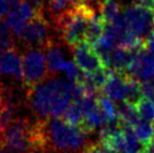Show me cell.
<instances>
[{
  "label": "cell",
  "instance_id": "obj_12",
  "mask_svg": "<svg viewBox=\"0 0 154 153\" xmlns=\"http://www.w3.org/2000/svg\"><path fill=\"white\" fill-rule=\"evenodd\" d=\"M45 51H46V63L48 73H50V76H53V74H55L57 71L62 70L65 60L63 58L59 44L55 41H53L45 48Z\"/></svg>",
  "mask_w": 154,
  "mask_h": 153
},
{
  "label": "cell",
  "instance_id": "obj_8",
  "mask_svg": "<svg viewBox=\"0 0 154 153\" xmlns=\"http://www.w3.org/2000/svg\"><path fill=\"white\" fill-rule=\"evenodd\" d=\"M73 50V58L77 67L83 73H92L105 68L97 51L94 50L92 44L89 42H85L78 44Z\"/></svg>",
  "mask_w": 154,
  "mask_h": 153
},
{
  "label": "cell",
  "instance_id": "obj_17",
  "mask_svg": "<svg viewBox=\"0 0 154 153\" xmlns=\"http://www.w3.org/2000/svg\"><path fill=\"white\" fill-rule=\"evenodd\" d=\"M47 14L50 16V20L51 24L53 25L55 21H57L64 14H66L72 9L66 0H48L47 1Z\"/></svg>",
  "mask_w": 154,
  "mask_h": 153
},
{
  "label": "cell",
  "instance_id": "obj_2",
  "mask_svg": "<svg viewBox=\"0 0 154 153\" xmlns=\"http://www.w3.org/2000/svg\"><path fill=\"white\" fill-rule=\"evenodd\" d=\"M94 15V8L87 4H82L70 9L52 26L62 42L73 48L86 41L88 26Z\"/></svg>",
  "mask_w": 154,
  "mask_h": 153
},
{
  "label": "cell",
  "instance_id": "obj_35",
  "mask_svg": "<svg viewBox=\"0 0 154 153\" xmlns=\"http://www.w3.org/2000/svg\"><path fill=\"white\" fill-rule=\"evenodd\" d=\"M152 79H153V80H152V82H153V85H154V76L152 78Z\"/></svg>",
  "mask_w": 154,
  "mask_h": 153
},
{
  "label": "cell",
  "instance_id": "obj_25",
  "mask_svg": "<svg viewBox=\"0 0 154 153\" xmlns=\"http://www.w3.org/2000/svg\"><path fill=\"white\" fill-rule=\"evenodd\" d=\"M83 153H112L110 150L108 149L106 144H103L101 141L90 143L88 146H86Z\"/></svg>",
  "mask_w": 154,
  "mask_h": 153
},
{
  "label": "cell",
  "instance_id": "obj_1",
  "mask_svg": "<svg viewBox=\"0 0 154 153\" xmlns=\"http://www.w3.org/2000/svg\"><path fill=\"white\" fill-rule=\"evenodd\" d=\"M43 151L69 153L82 149L87 142V133L81 128L69 125L59 117L38 120Z\"/></svg>",
  "mask_w": 154,
  "mask_h": 153
},
{
  "label": "cell",
  "instance_id": "obj_32",
  "mask_svg": "<svg viewBox=\"0 0 154 153\" xmlns=\"http://www.w3.org/2000/svg\"><path fill=\"white\" fill-rule=\"evenodd\" d=\"M152 30H154V9H153V24H152Z\"/></svg>",
  "mask_w": 154,
  "mask_h": 153
},
{
  "label": "cell",
  "instance_id": "obj_34",
  "mask_svg": "<svg viewBox=\"0 0 154 153\" xmlns=\"http://www.w3.org/2000/svg\"><path fill=\"white\" fill-rule=\"evenodd\" d=\"M152 126H153V140H154V122L152 123Z\"/></svg>",
  "mask_w": 154,
  "mask_h": 153
},
{
  "label": "cell",
  "instance_id": "obj_29",
  "mask_svg": "<svg viewBox=\"0 0 154 153\" xmlns=\"http://www.w3.org/2000/svg\"><path fill=\"white\" fill-rule=\"evenodd\" d=\"M100 2H101V0H85V4L89 5V6H91V7L94 9L99 8Z\"/></svg>",
  "mask_w": 154,
  "mask_h": 153
},
{
  "label": "cell",
  "instance_id": "obj_9",
  "mask_svg": "<svg viewBox=\"0 0 154 153\" xmlns=\"http://www.w3.org/2000/svg\"><path fill=\"white\" fill-rule=\"evenodd\" d=\"M100 141L107 145L112 153L127 152V143L123 133V127L119 123L103 127L100 132Z\"/></svg>",
  "mask_w": 154,
  "mask_h": 153
},
{
  "label": "cell",
  "instance_id": "obj_10",
  "mask_svg": "<svg viewBox=\"0 0 154 153\" xmlns=\"http://www.w3.org/2000/svg\"><path fill=\"white\" fill-rule=\"evenodd\" d=\"M0 72L14 76L18 80L23 79V56L19 54L16 47L1 53Z\"/></svg>",
  "mask_w": 154,
  "mask_h": 153
},
{
  "label": "cell",
  "instance_id": "obj_26",
  "mask_svg": "<svg viewBox=\"0 0 154 153\" xmlns=\"http://www.w3.org/2000/svg\"><path fill=\"white\" fill-rule=\"evenodd\" d=\"M145 46L147 52L154 54V30H151L149 34L146 35L145 38Z\"/></svg>",
  "mask_w": 154,
  "mask_h": 153
},
{
  "label": "cell",
  "instance_id": "obj_19",
  "mask_svg": "<svg viewBox=\"0 0 154 153\" xmlns=\"http://www.w3.org/2000/svg\"><path fill=\"white\" fill-rule=\"evenodd\" d=\"M133 130H134V133L137 136V139L141 141L142 144H146L153 140V126H152L151 122L140 119L133 126Z\"/></svg>",
  "mask_w": 154,
  "mask_h": 153
},
{
  "label": "cell",
  "instance_id": "obj_23",
  "mask_svg": "<svg viewBox=\"0 0 154 153\" xmlns=\"http://www.w3.org/2000/svg\"><path fill=\"white\" fill-rule=\"evenodd\" d=\"M136 111L138 113V116L147 122H154V100L142 98L141 101L137 104Z\"/></svg>",
  "mask_w": 154,
  "mask_h": 153
},
{
  "label": "cell",
  "instance_id": "obj_3",
  "mask_svg": "<svg viewBox=\"0 0 154 153\" xmlns=\"http://www.w3.org/2000/svg\"><path fill=\"white\" fill-rule=\"evenodd\" d=\"M5 146L16 153L36 152L34 124L26 118L13 119L5 130Z\"/></svg>",
  "mask_w": 154,
  "mask_h": 153
},
{
  "label": "cell",
  "instance_id": "obj_30",
  "mask_svg": "<svg viewBox=\"0 0 154 153\" xmlns=\"http://www.w3.org/2000/svg\"><path fill=\"white\" fill-rule=\"evenodd\" d=\"M140 4H142L147 8L152 9V10L154 9V0H140Z\"/></svg>",
  "mask_w": 154,
  "mask_h": 153
},
{
  "label": "cell",
  "instance_id": "obj_27",
  "mask_svg": "<svg viewBox=\"0 0 154 153\" xmlns=\"http://www.w3.org/2000/svg\"><path fill=\"white\" fill-rule=\"evenodd\" d=\"M27 2L33 7L36 13H44V1L43 0H27Z\"/></svg>",
  "mask_w": 154,
  "mask_h": 153
},
{
  "label": "cell",
  "instance_id": "obj_14",
  "mask_svg": "<svg viewBox=\"0 0 154 153\" xmlns=\"http://www.w3.org/2000/svg\"><path fill=\"white\" fill-rule=\"evenodd\" d=\"M117 115H118V123L124 126H134L140 120L138 119V113L136 111V107L123 101L118 108H117Z\"/></svg>",
  "mask_w": 154,
  "mask_h": 153
},
{
  "label": "cell",
  "instance_id": "obj_13",
  "mask_svg": "<svg viewBox=\"0 0 154 153\" xmlns=\"http://www.w3.org/2000/svg\"><path fill=\"white\" fill-rule=\"evenodd\" d=\"M143 98L141 88V81L136 79L132 74H126L125 82V99L124 101L128 102L133 106H136Z\"/></svg>",
  "mask_w": 154,
  "mask_h": 153
},
{
  "label": "cell",
  "instance_id": "obj_11",
  "mask_svg": "<svg viewBox=\"0 0 154 153\" xmlns=\"http://www.w3.org/2000/svg\"><path fill=\"white\" fill-rule=\"evenodd\" d=\"M127 73L117 72L109 69V74L101 92L115 101H123L125 99V82Z\"/></svg>",
  "mask_w": 154,
  "mask_h": 153
},
{
  "label": "cell",
  "instance_id": "obj_16",
  "mask_svg": "<svg viewBox=\"0 0 154 153\" xmlns=\"http://www.w3.org/2000/svg\"><path fill=\"white\" fill-rule=\"evenodd\" d=\"M62 117L64 122L74 127L82 128L85 124V115H83L82 108L77 102H71Z\"/></svg>",
  "mask_w": 154,
  "mask_h": 153
},
{
  "label": "cell",
  "instance_id": "obj_28",
  "mask_svg": "<svg viewBox=\"0 0 154 153\" xmlns=\"http://www.w3.org/2000/svg\"><path fill=\"white\" fill-rule=\"evenodd\" d=\"M9 0H0V18L8 15L9 13Z\"/></svg>",
  "mask_w": 154,
  "mask_h": 153
},
{
  "label": "cell",
  "instance_id": "obj_36",
  "mask_svg": "<svg viewBox=\"0 0 154 153\" xmlns=\"http://www.w3.org/2000/svg\"><path fill=\"white\" fill-rule=\"evenodd\" d=\"M2 88H4V87H1V86H0V91H1V89H2Z\"/></svg>",
  "mask_w": 154,
  "mask_h": 153
},
{
  "label": "cell",
  "instance_id": "obj_15",
  "mask_svg": "<svg viewBox=\"0 0 154 153\" xmlns=\"http://www.w3.org/2000/svg\"><path fill=\"white\" fill-rule=\"evenodd\" d=\"M106 20L103 18L100 14H96L94 17L91 18V20L88 26V30H87V38L86 41L89 42L90 44L94 45V43L98 41L100 36L103 35L106 28Z\"/></svg>",
  "mask_w": 154,
  "mask_h": 153
},
{
  "label": "cell",
  "instance_id": "obj_6",
  "mask_svg": "<svg viewBox=\"0 0 154 153\" xmlns=\"http://www.w3.org/2000/svg\"><path fill=\"white\" fill-rule=\"evenodd\" d=\"M126 27L138 36L147 35L152 30L153 10L137 2L125 9L124 14Z\"/></svg>",
  "mask_w": 154,
  "mask_h": 153
},
{
  "label": "cell",
  "instance_id": "obj_33",
  "mask_svg": "<svg viewBox=\"0 0 154 153\" xmlns=\"http://www.w3.org/2000/svg\"><path fill=\"white\" fill-rule=\"evenodd\" d=\"M0 153H9V152H6V151H4L2 149H0Z\"/></svg>",
  "mask_w": 154,
  "mask_h": 153
},
{
  "label": "cell",
  "instance_id": "obj_31",
  "mask_svg": "<svg viewBox=\"0 0 154 153\" xmlns=\"http://www.w3.org/2000/svg\"><path fill=\"white\" fill-rule=\"evenodd\" d=\"M5 146V128L0 126V149Z\"/></svg>",
  "mask_w": 154,
  "mask_h": 153
},
{
  "label": "cell",
  "instance_id": "obj_21",
  "mask_svg": "<svg viewBox=\"0 0 154 153\" xmlns=\"http://www.w3.org/2000/svg\"><path fill=\"white\" fill-rule=\"evenodd\" d=\"M97 101H98L99 107L103 109V111L106 114L109 123H115L118 120V115H117V108H116L115 104L112 102L110 98L107 97L106 95L100 94L97 97Z\"/></svg>",
  "mask_w": 154,
  "mask_h": 153
},
{
  "label": "cell",
  "instance_id": "obj_18",
  "mask_svg": "<svg viewBox=\"0 0 154 153\" xmlns=\"http://www.w3.org/2000/svg\"><path fill=\"white\" fill-rule=\"evenodd\" d=\"M99 14L106 23H110L120 15V5L118 0H101L99 6Z\"/></svg>",
  "mask_w": 154,
  "mask_h": 153
},
{
  "label": "cell",
  "instance_id": "obj_24",
  "mask_svg": "<svg viewBox=\"0 0 154 153\" xmlns=\"http://www.w3.org/2000/svg\"><path fill=\"white\" fill-rule=\"evenodd\" d=\"M79 70L80 69L77 67L75 62H72V61H65L63 68H62V71L66 74L70 82H75L78 80V78L81 73Z\"/></svg>",
  "mask_w": 154,
  "mask_h": 153
},
{
  "label": "cell",
  "instance_id": "obj_5",
  "mask_svg": "<svg viewBox=\"0 0 154 153\" xmlns=\"http://www.w3.org/2000/svg\"><path fill=\"white\" fill-rule=\"evenodd\" d=\"M44 50L30 48L23 55V81L26 91L50 78Z\"/></svg>",
  "mask_w": 154,
  "mask_h": 153
},
{
  "label": "cell",
  "instance_id": "obj_4",
  "mask_svg": "<svg viewBox=\"0 0 154 153\" xmlns=\"http://www.w3.org/2000/svg\"><path fill=\"white\" fill-rule=\"evenodd\" d=\"M53 30V26L45 18L44 13H38L26 23L19 39L27 50H45L54 41Z\"/></svg>",
  "mask_w": 154,
  "mask_h": 153
},
{
  "label": "cell",
  "instance_id": "obj_7",
  "mask_svg": "<svg viewBox=\"0 0 154 153\" xmlns=\"http://www.w3.org/2000/svg\"><path fill=\"white\" fill-rule=\"evenodd\" d=\"M32 109L39 119H47L52 113V94L47 79L32 90L26 91Z\"/></svg>",
  "mask_w": 154,
  "mask_h": 153
},
{
  "label": "cell",
  "instance_id": "obj_37",
  "mask_svg": "<svg viewBox=\"0 0 154 153\" xmlns=\"http://www.w3.org/2000/svg\"><path fill=\"white\" fill-rule=\"evenodd\" d=\"M33 153H39L38 151H36V152H33Z\"/></svg>",
  "mask_w": 154,
  "mask_h": 153
},
{
  "label": "cell",
  "instance_id": "obj_22",
  "mask_svg": "<svg viewBox=\"0 0 154 153\" xmlns=\"http://www.w3.org/2000/svg\"><path fill=\"white\" fill-rule=\"evenodd\" d=\"M15 38L13 32L9 30L6 23L0 21V53L15 48Z\"/></svg>",
  "mask_w": 154,
  "mask_h": 153
},
{
  "label": "cell",
  "instance_id": "obj_20",
  "mask_svg": "<svg viewBox=\"0 0 154 153\" xmlns=\"http://www.w3.org/2000/svg\"><path fill=\"white\" fill-rule=\"evenodd\" d=\"M6 25L9 27V30L13 32L15 37L19 38L22 35V32L26 25V21L20 17V15L18 14L17 9H11L7 15L6 19Z\"/></svg>",
  "mask_w": 154,
  "mask_h": 153
}]
</instances>
